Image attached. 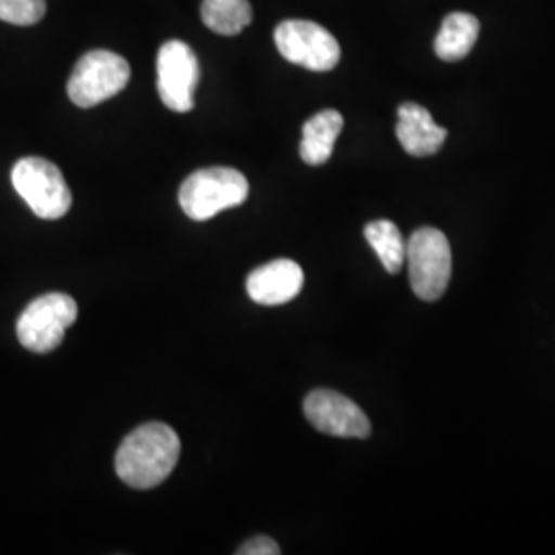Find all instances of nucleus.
<instances>
[{
  "mask_svg": "<svg viewBox=\"0 0 555 555\" xmlns=\"http://www.w3.org/2000/svg\"><path fill=\"white\" fill-rule=\"evenodd\" d=\"M249 196V181L233 167L198 169L179 188V206L192 220H210L237 208Z\"/></svg>",
  "mask_w": 555,
  "mask_h": 555,
  "instance_id": "obj_2",
  "label": "nucleus"
},
{
  "mask_svg": "<svg viewBox=\"0 0 555 555\" xmlns=\"http://www.w3.org/2000/svg\"><path fill=\"white\" fill-rule=\"evenodd\" d=\"M77 315V300L64 293H50L31 300V305L21 313L17 321L21 346L36 354H48L56 350L66 330L75 325Z\"/></svg>",
  "mask_w": 555,
  "mask_h": 555,
  "instance_id": "obj_6",
  "label": "nucleus"
},
{
  "mask_svg": "<svg viewBox=\"0 0 555 555\" xmlns=\"http://www.w3.org/2000/svg\"><path fill=\"white\" fill-rule=\"evenodd\" d=\"M199 15L210 31L237 36L254 21V9L249 0H202Z\"/></svg>",
  "mask_w": 555,
  "mask_h": 555,
  "instance_id": "obj_14",
  "label": "nucleus"
},
{
  "mask_svg": "<svg viewBox=\"0 0 555 555\" xmlns=\"http://www.w3.org/2000/svg\"><path fill=\"white\" fill-rule=\"evenodd\" d=\"M181 442L178 433L160 422L142 424L132 430L116 453V474L134 490H151L173 474Z\"/></svg>",
  "mask_w": 555,
  "mask_h": 555,
  "instance_id": "obj_1",
  "label": "nucleus"
},
{
  "mask_svg": "<svg viewBox=\"0 0 555 555\" xmlns=\"http://www.w3.org/2000/svg\"><path fill=\"white\" fill-rule=\"evenodd\" d=\"M344 128V118L336 109H323L302 126L300 159L311 167L325 165L336 146L337 137Z\"/></svg>",
  "mask_w": 555,
  "mask_h": 555,
  "instance_id": "obj_12",
  "label": "nucleus"
},
{
  "mask_svg": "<svg viewBox=\"0 0 555 555\" xmlns=\"http://www.w3.org/2000/svg\"><path fill=\"white\" fill-rule=\"evenodd\" d=\"M130 80V64L116 52L91 50L75 64L68 79V98L82 109L116 98Z\"/></svg>",
  "mask_w": 555,
  "mask_h": 555,
  "instance_id": "obj_5",
  "label": "nucleus"
},
{
  "mask_svg": "<svg viewBox=\"0 0 555 555\" xmlns=\"http://www.w3.org/2000/svg\"><path fill=\"white\" fill-rule=\"evenodd\" d=\"M13 188L31 212L43 220H59L70 210L73 194L59 167L41 157L17 160L11 171Z\"/></svg>",
  "mask_w": 555,
  "mask_h": 555,
  "instance_id": "obj_4",
  "label": "nucleus"
},
{
  "mask_svg": "<svg viewBox=\"0 0 555 555\" xmlns=\"http://www.w3.org/2000/svg\"><path fill=\"white\" fill-rule=\"evenodd\" d=\"M410 284L417 298L438 300L447 293L453 274V254L449 238L433 227H422L405 243Z\"/></svg>",
  "mask_w": 555,
  "mask_h": 555,
  "instance_id": "obj_3",
  "label": "nucleus"
},
{
  "mask_svg": "<svg viewBox=\"0 0 555 555\" xmlns=\"http://www.w3.org/2000/svg\"><path fill=\"white\" fill-rule=\"evenodd\" d=\"M479 36V21L469 13H451L442 21V27L435 40V52L444 62L465 59Z\"/></svg>",
  "mask_w": 555,
  "mask_h": 555,
  "instance_id": "obj_13",
  "label": "nucleus"
},
{
  "mask_svg": "<svg viewBox=\"0 0 555 555\" xmlns=\"http://www.w3.org/2000/svg\"><path fill=\"white\" fill-rule=\"evenodd\" d=\"M364 237L375 249L383 268L389 274H399L405 263V238L391 220H373L364 227Z\"/></svg>",
  "mask_w": 555,
  "mask_h": 555,
  "instance_id": "obj_15",
  "label": "nucleus"
},
{
  "mask_svg": "<svg viewBox=\"0 0 555 555\" xmlns=\"http://www.w3.org/2000/svg\"><path fill=\"white\" fill-rule=\"evenodd\" d=\"M397 140L412 157H430L447 140V130L438 126L430 112L417 103L405 101L397 109Z\"/></svg>",
  "mask_w": 555,
  "mask_h": 555,
  "instance_id": "obj_11",
  "label": "nucleus"
},
{
  "mask_svg": "<svg viewBox=\"0 0 555 555\" xmlns=\"http://www.w3.org/2000/svg\"><path fill=\"white\" fill-rule=\"evenodd\" d=\"M305 284L302 268L293 259H274L256 268L245 282L247 295L258 305L276 307L298 297Z\"/></svg>",
  "mask_w": 555,
  "mask_h": 555,
  "instance_id": "obj_10",
  "label": "nucleus"
},
{
  "mask_svg": "<svg viewBox=\"0 0 555 555\" xmlns=\"http://www.w3.org/2000/svg\"><path fill=\"white\" fill-rule=\"evenodd\" d=\"M274 41L282 59L313 73L334 70L341 59L336 38L313 21H282L274 31Z\"/></svg>",
  "mask_w": 555,
  "mask_h": 555,
  "instance_id": "obj_7",
  "label": "nucleus"
},
{
  "mask_svg": "<svg viewBox=\"0 0 555 555\" xmlns=\"http://www.w3.org/2000/svg\"><path fill=\"white\" fill-rule=\"evenodd\" d=\"M238 555H278L280 547L276 541L270 537L258 535L251 537L249 541H245L237 550Z\"/></svg>",
  "mask_w": 555,
  "mask_h": 555,
  "instance_id": "obj_17",
  "label": "nucleus"
},
{
  "mask_svg": "<svg viewBox=\"0 0 555 555\" xmlns=\"http://www.w3.org/2000/svg\"><path fill=\"white\" fill-rule=\"evenodd\" d=\"M199 62L185 41H165L157 54V89L165 107L178 114L194 109Z\"/></svg>",
  "mask_w": 555,
  "mask_h": 555,
  "instance_id": "obj_8",
  "label": "nucleus"
},
{
  "mask_svg": "<svg viewBox=\"0 0 555 555\" xmlns=\"http://www.w3.org/2000/svg\"><path fill=\"white\" fill-rule=\"evenodd\" d=\"M46 15V0H0V21L36 25Z\"/></svg>",
  "mask_w": 555,
  "mask_h": 555,
  "instance_id": "obj_16",
  "label": "nucleus"
},
{
  "mask_svg": "<svg viewBox=\"0 0 555 555\" xmlns=\"http://www.w3.org/2000/svg\"><path fill=\"white\" fill-rule=\"evenodd\" d=\"M305 416L319 433L339 438L371 437V420L348 399L332 389H315L305 399Z\"/></svg>",
  "mask_w": 555,
  "mask_h": 555,
  "instance_id": "obj_9",
  "label": "nucleus"
}]
</instances>
